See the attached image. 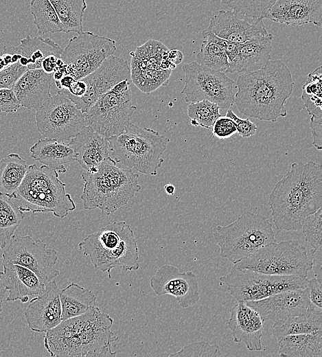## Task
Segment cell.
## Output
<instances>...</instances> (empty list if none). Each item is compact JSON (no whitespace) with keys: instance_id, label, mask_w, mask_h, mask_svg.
I'll return each instance as SVG.
<instances>
[{"instance_id":"cell-10","label":"cell","mask_w":322,"mask_h":357,"mask_svg":"<svg viewBox=\"0 0 322 357\" xmlns=\"http://www.w3.org/2000/svg\"><path fill=\"white\" fill-rule=\"evenodd\" d=\"M136 109L129 80H124L100 95L84 113L86 126L108 138L125 129Z\"/></svg>"},{"instance_id":"cell-6","label":"cell","mask_w":322,"mask_h":357,"mask_svg":"<svg viewBox=\"0 0 322 357\" xmlns=\"http://www.w3.org/2000/svg\"><path fill=\"white\" fill-rule=\"evenodd\" d=\"M67 184L58 178V172L45 165H28L27 172L16 191L15 198L24 212H51L59 218L66 217L76 209Z\"/></svg>"},{"instance_id":"cell-29","label":"cell","mask_w":322,"mask_h":357,"mask_svg":"<svg viewBox=\"0 0 322 357\" xmlns=\"http://www.w3.org/2000/svg\"><path fill=\"white\" fill-rule=\"evenodd\" d=\"M273 334L277 342L288 335L312 333L322 330V312L312 304L301 314L275 322Z\"/></svg>"},{"instance_id":"cell-17","label":"cell","mask_w":322,"mask_h":357,"mask_svg":"<svg viewBox=\"0 0 322 357\" xmlns=\"http://www.w3.org/2000/svg\"><path fill=\"white\" fill-rule=\"evenodd\" d=\"M168 50L163 43L150 39L130 52V80L141 91L149 94L168 83L172 70L161 68L163 55Z\"/></svg>"},{"instance_id":"cell-37","label":"cell","mask_w":322,"mask_h":357,"mask_svg":"<svg viewBox=\"0 0 322 357\" xmlns=\"http://www.w3.org/2000/svg\"><path fill=\"white\" fill-rule=\"evenodd\" d=\"M30 12L38 33L62 32V27L57 14L49 0H30Z\"/></svg>"},{"instance_id":"cell-32","label":"cell","mask_w":322,"mask_h":357,"mask_svg":"<svg viewBox=\"0 0 322 357\" xmlns=\"http://www.w3.org/2000/svg\"><path fill=\"white\" fill-rule=\"evenodd\" d=\"M19 48L21 55L27 58V69H41L46 57L54 55L60 58L63 49L50 38L30 35L20 41Z\"/></svg>"},{"instance_id":"cell-11","label":"cell","mask_w":322,"mask_h":357,"mask_svg":"<svg viewBox=\"0 0 322 357\" xmlns=\"http://www.w3.org/2000/svg\"><path fill=\"white\" fill-rule=\"evenodd\" d=\"M237 301H253L291 290L307 288V277L295 275H274L249 269L231 268L219 278Z\"/></svg>"},{"instance_id":"cell-54","label":"cell","mask_w":322,"mask_h":357,"mask_svg":"<svg viewBox=\"0 0 322 357\" xmlns=\"http://www.w3.org/2000/svg\"><path fill=\"white\" fill-rule=\"evenodd\" d=\"M9 65H7L3 58L2 57V56L0 54V71L1 70H3V69H5L6 67H8Z\"/></svg>"},{"instance_id":"cell-15","label":"cell","mask_w":322,"mask_h":357,"mask_svg":"<svg viewBox=\"0 0 322 357\" xmlns=\"http://www.w3.org/2000/svg\"><path fill=\"white\" fill-rule=\"evenodd\" d=\"M36 122L45 138L61 141H69L86 126L84 113L59 92L36 109Z\"/></svg>"},{"instance_id":"cell-8","label":"cell","mask_w":322,"mask_h":357,"mask_svg":"<svg viewBox=\"0 0 322 357\" xmlns=\"http://www.w3.org/2000/svg\"><path fill=\"white\" fill-rule=\"evenodd\" d=\"M213 236L220 247V256L233 264L262 246L277 242L268 219L251 211L243 213L228 225H218Z\"/></svg>"},{"instance_id":"cell-28","label":"cell","mask_w":322,"mask_h":357,"mask_svg":"<svg viewBox=\"0 0 322 357\" xmlns=\"http://www.w3.org/2000/svg\"><path fill=\"white\" fill-rule=\"evenodd\" d=\"M31 157L43 165L65 173V164L76 161L74 151L69 143L56 139H41L30 148Z\"/></svg>"},{"instance_id":"cell-52","label":"cell","mask_w":322,"mask_h":357,"mask_svg":"<svg viewBox=\"0 0 322 357\" xmlns=\"http://www.w3.org/2000/svg\"><path fill=\"white\" fill-rule=\"evenodd\" d=\"M6 291L7 290H6L5 288L4 287V286L1 281V279L0 278V314L2 311L3 301V298H4Z\"/></svg>"},{"instance_id":"cell-44","label":"cell","mask_w":322,"mask_h":357,"mask_svg":"<svg viewBox=\"0 0 322 357\" xmlns=\"http://www.w3.org/2000/svg\"><path fill=\"white\" fill-rule=\"evenodd\" d=\"M225 116L233 122L238 134L242 137L248 138L255 134L257 127L249 118L242 119L238 117L230 108H228Z\"/></svg>"},{"instance_id":"cell-9","label":"cell","mask_w":322,"mask_h":357,"mask_svg":"<svg viewBox=\"0 0 322 357\" xmlns=\"http://www.w3.org/2000/svg\"><path fill=\"white\" fill-rule=\"evenodd\" d=\"M232 268L274 275H295L307 277L312 269L306 248L297 240L271 242L249 257L233 264Z\"/></svg>"},{"instance_id":"cell-45","label":"cell","mask_w":322,"mask_h":357,"mask_svg":"<svg viewBox=\"0 0 322 357\" xmlns=\"http://www.w3.org/2000/svg\"><path fill=\"white\" fill-rule=\"evenodd\" d=\"M211 130V135L220 139L229 138L237 133L233 122L226 116L218 117L214 122Z\"/></svg>"},{"instance_id":"cell-53","label":"cell","mask_w":322,"mask_h":357,"mask_svg":"<svg viewBox=\"0 0 322 357\" xmlns=\"http://www.w3.org/2000/svg\"><path fill=\"white\" fill-rule=\"evenodd\" d=\"M164 190L168 195H174L175 192V187L170 183H168L164 186Z\"/></svg>"},{"instance_id":"cell-47","label":"cell","mask_w":322,"mask_h":357,"mask_svg":"<svg viewBox=\"0 0 322 357\" xmlns=\"http://www.w3.org/2000/svg\"><path fill=\"white\" fill-rule=\"evenodd\" d=\"M308 293L310 303L315 307L322 308V283L316 278L308 281Z\"/></svg>"},{"instance_id":"cell-4","label":"cell","mask_w":322,"mask_h":357,"mask_svg":"<svg viewBox=\"0 0 322 357\" xmlns=\"http://www.w3.org/2000/svg\"><path fill=\"white\" fill-rule=\"evenodd\" d=\"M84 182L80 196L85 209H99L108 216L126 205L141 189L139 174L117 165L111 157L102 161L96 171L82 173Z\"/></svg>"},{"instance_id":"cell-30","label":"cell","mask_w":322,"mask_h":357,"mask_svg":"<svg viewBox=\"0 0 322 357\" xmlns=\"http://www.w3.org/2000/svg\"><path fill=\"white\" fill-rule=\"evenodd\" d=\"M279 356L321 357L322 330L288 335L278 341Z\"/></svg>"},{"instance_id":"cell-33","label":"cell","mask_w":322,"mask_h":357,"mask_svg":"<svg viewBox=\"0 0 322 357\" xmlns=\"http://www.w3.org/2000/svg\"><path fill=\"white\" fill-rule=\"evenodd\" d=\"M28 168L19 154L10 153L0 160V194L12 196L21 185Z\"/></svg>"},{"instance_id":"cell-43","label":"cell","mask_w":322,"mask_h":357,"mask_svg":"<svg viewBox=\"0 0 322 357\" xmlns=\"http://www.w3.org/2000/svg\"><path fill=\"white\" fill-rule=\"evenodd\" d=\"M27 70L19 61L0 71V89H12L17 80Z\"/></svg>"},{"instance_id":"cell-35","label":"cell","mask_w":322,"mask_h":357,"mask_svg":"<svg viewBox=\"0 0 322 357\" xmlns=\"http://www.w3.org/2000/svg\"><path fill=\"white\" fill-rule=\"evenodd\" d=\"M62 27V32H83L82 18L87 7L86 0H49Z\"/></svg>"},{"instance_id":"cell-27","label":"cell","mask_w":322,"mask_h":357,"mask_svg":"<svg viewBox=\"0 0 322 357\" xmlns=\"http://www.w3.org/2000/svg\"><path fill=\"white\" fill-rule=\"evenodd\" d=\"M273 35L268 33L261 38L240 44L235 58L229 62L227 73H251L264 67L271 60Z\"/></svg>"},{"instance_id":"cell-16","label":"cell","mask_w":322,"mask_h":357,"mask_svg":"<svg viewBox=\"0 0 322 357\" xmlns=\"http://www.w3.org/2000/svg\"><path fill=\"white\" fill-rule=\"evenodd\" d=\"M2 254V265L19 264L32 270L45 284L59 275L53 266L58 260L56 251L47 248L41 240L30 235H13Z\"/></svg>"},{"instance_id":"cell-40","label":"cell","mask_w":322,"mask_h":357,"mask_svg":"<svg viewBox=\"0 0 322 357\" xmlns=\"http://www.w3.org/2000/svg\"><path fill=\"white\" fill-rule=\"evenodd\" d=\"M231 10L251 18L266 19L277 0H220Z\"/></svg>"},{"instance_id":"cell-31","label":"cell","mask_w":322,"mask_h":357,"mask_svg":"<svg viewBox=\"0 0 322 357\" xmlns=\"http://www.w3.org/2000/svg\"><path fill=\"white\" fill-rule=\"evenodd\" d=\"M62 321L85 313L95 306L97 297L90 290L71 283L60 291Z\"/></svg>"},{"instance_id":"cell-20","label":"cell","mask_w":322,"mask_h":357,"mask_svg":"<svg viewBox=\"0 0 322 357\" xmlns=\"http://www.w3.org/2000/svg\"><path fill=\"white\" fill-rule=\"evenodd\" d=\"M245 303L259 313L264 323L267 321L275 323L297 316L310 305L308 287L281 292Z\"/></svg>"},{"instance_id":"cell-13","label":"cell","mask_w":322,"mask_h":357,"mask_svg":"<svg viewBox=\"0 0 322 357\" xmlns=\"http://www.w3.org/2000/svg\"><path fill=\"white\" fill-rule=\"evenodd\" d=\"M116 50L112 38L82 32L70 38L60 58L65 65V75L80 80L97 69Z\"/></svg>"},{"instance_id":"cell-36","label":"cell","mask_w":322,"mask_h":357,"mask_svg":"<svg viewBox=\"0 0 322 357\" xmlns=\"http://www.w3.org/2000/svg\"><path fill=\"white\" fill-rule=\"evenodd\" d=\"M202 37L203 42L195 61L203 67L227 73L229 61L224 49L212 39L211 32L207 29L202 31Z\"/></svg>"},{"instance_id":"cell-25","label":"cell","mask_w":322,"mask_h":357,"mask_svg":"<svg viewBox=\"0 0 322 357\" xmlns=\"http://www.w3.org/2000/svg\"><path fill=\"white\" fill-rule=\"evenodd\" d=\"M0 278L9 292L7 301H20L26 303L29 296L38 295L43 292L45 284L32 270L19 264L3 265Z\"/></svg>"},{"instance_id":"cell-24","label":"cell","mask_w":322,"mask_h":357,"mask_svg":"<svg viewBox=\"0 0 322 357\" xmlns=\"http://www.w3.org/2000/svg\"><path fill=\"white\" fill-rule=\"evenodd\" d=\"M53 73L42 69H27L12 87L21 106L37 109L51 97L50 89Z\"/></svg>"},{"instance_id":"cell-19","label":"cell","mask_w":322,"mask_h":357,"mask_svg":"<svg viewBox=\"0 0 322 357\" xmlns=\"http://www.w3.org/2000/svg\"><path fill=\"white\" fill-rule=\"evenodd\" d=\"M207 29L216 36L235 43H243L268 34L263 19L243 16L231 10H222L213 15Z\"/></svg>"},{"instance_id":"cell-34","label":"cell","mask_w":322,"mask_h":357,"mask_svg":"<svg viewBox=\"0 0 322 357\" xmlns=\"http://www.w3.org/2000/svg\"><path fill=\"white\" fill-rule=\"evenodd\" d=\"M18 200L0 194V249H5L25 217Z\"/></svg>"},{"instance_id":"cell-38","label":"cell","mask_w":322,"mask_h":357,"mask_svg":"<svg viewBox=\"0 0 322 357\" xmlns=\"http://www.w3.org/2000/svg\"><path fill=\"white\" fill-rule=\"evenodd\" d=\"M322 67L310 73L302 87L301 99L310 117L322 118Z\"/></svg>"},{"instance_id":"cell-1","label":"cell","mask_w":322,"mask_h":357,"mask_svg":"<svg viewBox=\"0 0 322 357\" xmlns=\"http://www.w3.org/2000/svg\"><path fill=\"white\" fill-rule=\"evenodd\" d=\"M277 231H299L322 205V166L314 161L292 163L268 198Z\"/></svg>"},{"instance_id":"cell-51","label":"cell","mask_w":322,"mask_h":357,"mask_svg":"<svg viewBox=\"0 0 322 357\" xmlns=\"http://www.w3.org/2000/svg\"><path fill=\"white\" fill-rule=\"evenodd\" d=\"M167 56L169 60L176 66L180 64L183 60V53L176 49L171 50L168 49L167 52Z\"/></svg>"},{"instance_id":"cell-12","label":"cell","mask_w":322,"mask_h":357,"mask_svg":"<svg viewBox=\"0 0 322 357\" xmlns=\"http://www.w3.org/2000/svg\"><path fill=\"white\" fill-rule=\"evenodd\" d=\"M124 80H130V66L122 58L112 55L94 71L58 92L86 113L100 95Z\"/></svg>"},{"instance_id":"cell-18","label":"cell","mask_w":322,"mask_h":357,"mask_svg":"<svg viewBox=\"0 0 322 357\" xmlns=\"http://www.w3.org/2000/svg\"><path fill=\"white\" fill-rule=\"evenodd\" d=\"M150 286L155 295H172L183 308L196 304L200 299L198 283L192 271L181 273L171 264L161 266L150 279Z\"/></svg>"},{"instance_id":"cell-50","label":"cell","mask_w":322,"mask_h":357,"mask_svg":"<svg viewBox=\"0 0 322 357\" xmlns=\"http://www.w3.org/2000/svg\"><path fill=\"white\" fill-rule=\"evenodd\" d=\"M60 61V58L54 55L49 56L43 60L41 69L47 73H53L57 69Z\"/></svg>"},{"instance_id":"cell-41","label":"cell","mask_w":322,"mask_h":357,"mask_svg":"<svg viewBox=\"0 0 322 357\" xmlns=\"http://www.w3.org/2000/svg\"><path fill=\"white\" fill-rule=\"evenodd\" d=\"M321 207L316 212L306 218L301 229L305 237V240L312 247V249L321 246Z\"/></svg>"},{"instance_id":"cell-23","label":"cell","mask_w":322,"mask_h":357,"mask_svg":"<svg viewBox=\"0 0 322 357\" xmlns=\"http://www.w3.org/2000/svg\"><path fill=\"white\" fill-rule=\"evenodd\" d=\"M266 19L286 25H322V0H277Z\"/></svg>"},{"instance_id":"cell-39","label":"cell","mask_w":322,"mask_h":357,"mask_svg":"<svg viewBox=\"0 0 322 357\" xmlns=\"http://www.w3.org/2000/svg\"><path fill=\"white\" fill-rule=\"evenodd\" d=\"M187 115L191 124L211 129L214 122L221 116L220 107L208 100L191 102L187 106Z\"/></svg>"},{"instance_id":"cell-46","label":"cell","mask_w":322,"mask_h":357,"mask_svg":"<svg viewBox=\"0 0 322 357\" xmlns=\"http://www.w3.org/2000/svg\"><path fill=\"white\" fill-rule=\"evenodd\" d=\"M20 106L12 89H0V112H16Z\"/></svg>"},{"instance_id":"cell-7","label":"cell","mask_w":322,"mask_h":357,"mask_svg":"<svg viewBox=\"0 0 322 357\" xmlns=\"http://www.w3.org/2000/svg\"><path fill=\"white\" fill-rule=\"evenodd\" d=\"M110 157L129 169L155 176L164 160L170 139L148 128L130 122L119 134L107 138Z\"/></svg>"},{"instance_id":"cell-22","label":"cell","mask_w":322,"mask_h":357,"mask_svg":"<svg viewBox=\"0 0 322 357\" xmlns=\"http://www.w3.org/2000/svg\"><path fill=\"white\" fill-rule=\"evenodd\" d=\"M263 321L259 313L244 301L230 310L227 325L235 343H243L249 351L262 349Z\"/></svg>"},{"instance_id":"cell-26","label":"cell","mask_w":322,"mask_h":357,"mask_svg":"<svg viewBox=\"0 0 322 357\" xmlns=\"http://www.w3.org/2000/svg\"><path fill=\"white\" fill-rule=\"evenodd\" d=\"M68 143L74 151L76 161L84 170L110 157L107 138L89 126H85Z\"/></svg>"},{"instance_id":"cell-48","label":"cell","mask_w":322,"mask_h":357,"mask_svg":"<svg viewBox=\"0 0 322 357\" xmlns=\"http://www.w3.org/2000/svg\"><path fill=\"white\" fill-rule=\"evenodd\" d=\"M310 126L313 138L312 144L320 150L322 148V118L310 117Z\"/></svg>"},{"instance_id":"cell-2","label":"cell","mask_w":322,"mask_h":357,"mask_svg":"<svg viewBox=\"0 0 322 357\" xmlns=\"http://www.w3.org/2000/svg\"><path fill=\"white\" fill-rule=\"evenodd\" d=\"M294 84L286 65L281 60H270L262 69L238 77L234 104L244 115L275 122L287 115L285 106Z\"/></svg>"},{"instance_id":"cell-3","label":"cell","mask_w":322,"mask_h":357,"mask_svg":"<svg viewBox=\"0 0 322 357\" xmlns=\"http://www.w3.org/2000/svg\"><path fill=\"white\" fill-rule=\"evenodd\" d=\"M113 323L109 314L94 306L46 332L44 346L53 357L115 356L111 346L118 338L111 330Z\"/></svg>"},{"instance_id":"cell-49","label":"cell","mask_w":322,"mask_h":357,"mask_svg":"<svg viewBox=\"0 0 322 357\" xmlns=\"http://www.w3.org/2000/svg\"><path fill=\"white\" fill-rule=\"evenodd\" d=\"M312 269L314 277L322 283V246L311 250Z\"/></svg>"},{"instance_id":"cell-42","label":"cell","mask_w":322,"mask_h":357,"mask_svg":"<svg viewBox=\"0 0 322 357\" xmlns=\"http://www.w3.org/2000/svg\"><path fill=\"white\" fill-rule=\"evenodd\" d=\"M220 355V347L217 345H210L206 341H197L184 346L179 352L172 354L170 356H205L216 357Z\"/></svg>"},{"instance_id":"cell-21","label":"cell","mask_w":322,"mask_h":357,"mask_svg":"<svg viewBox=\"0 0 322 357\" xmlns=\"http://www.w3.org/2000/svg\"><path fill=\"white\" fill-rule=\"evenodd\" d=\"M60 290L55 280L45 285L43 292L32 299L25 309L29 328L36 332H46L62 321Z\"/></svg>"},{"instance_id":"cell-14","label":"cell","mask_w":322,"mask_h":357,"mask_svg":"<svg viewBox=\"0 0 322 357\" xmlns=\"http://www.w3.org/2000/svg\"><path fill=\"white\" fill-rule=\"evenodd\" d=\"M182 69L185 79L181 93L186 102L206 100L222 108L233 106L234 82L226 73L203 67L195 60L183 65Z\"/></svg>"},{"instance_id":"cell-5","label":"cell","mask_w":322,"mask_h":357,"mask_svg":"<svg viewBox=\"0 0 322 357\" xmlns=\"http://www.w3.org/2000/svg\"><path fill=\"white\" fill-rule=\"evenodd\" d=\"M79 250L88 256L93 267L103 273L114 268L126 271L139 268V249L131 227L124 221H112L78 244Z\"/></svg>"}]
</instances>
